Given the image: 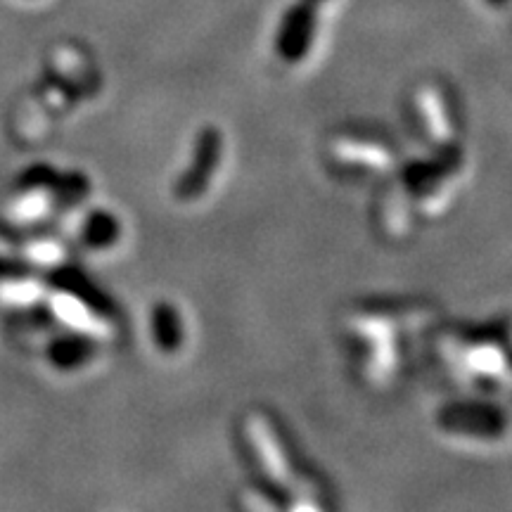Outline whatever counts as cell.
I'll use <instances>...</instances> for the list:
<instances>
[{
	"instance_id": "obj_2",
	"label": "cell",
	"mask_w": 512,
	"mask_h": 512,
	"mask_svg": "<svg viewBox=\"0 0 512 512\" xmlns=\"http://www.w3.org/2000/svg\"><path fill=\"white\" fill-rule=\"evenodd\" d=\"M486 3H489V5H496V8H498V5H503L505 0H486Z\"/></svg>"
},
{
	"instance_id": "obj_3",
	"label": "cell",
	"mask_w": 512,
	"mask_h": 512,
	"mask_svg": "<svg viewBox=\"0 0 512 512\" xmlns=\"http://www.w3.org/2000/svg\"><path fill=\"white\" fill-rule=\"evenodd\" d=\"M309 3H311V5H316V3H320V0H309Z\"/></svg>"
},
{
	"instance_id": "obj_1",
	"label": "cell",
	"mask_w": 512,
	"mask_h": 512,
	"mask_svg": "<svg viewBox=\"0 0 512 512\" xmlns=\"http://www.w3.org/2000/svg\"><path fill=\"white\" fill-rule=\"evenodd\" d=\"M313 24H316V19H313V8L309 0H302V3L294 5V8L287 12L278 36L280 53H283L287 60H297V55L309 46L313 36Z\"/></svg>"
}]
</instances>
